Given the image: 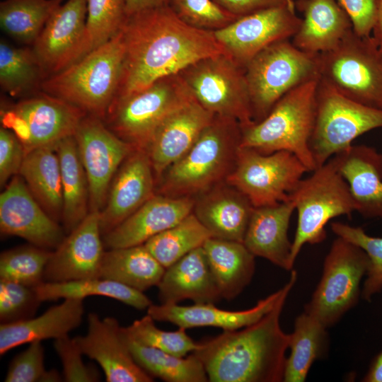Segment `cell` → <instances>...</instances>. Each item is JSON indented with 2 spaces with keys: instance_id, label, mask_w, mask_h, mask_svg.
Here are the masks:
<instances>
[{
  "instance_id": "1",
  "label": "cell",
  "mask_w": 382,
  "mask_h": 382,
  "mask_svg": "<svg viewBox=\"0 0 382 382\" xmlns=\"http://www.w3.org/2000/svg\"><path fill=\"white\" fill-rule=\"evenodd\" d=\"M122 32L125 59L116 98L141 91L205 57L228 54L212 30L187 24L168 4L128 16Z\"/></svg>"
},
{
  "instance_id": "2",
  "label": "cell",
  "mask_w": 382,
  "mask_h": 382,
  "mask_svg": "<svg viewBox=\"0 0 382 382\" xmlns=\"http://www.w3.org/2000/svg\"><path fill=\"white\" fill-rule=\"evenodd\" d=\"M297 280L291 270L274 307L255 323L198 342L193 353L211 382L283 381L289 334L280 326L286 299Z\"/></svg>"
},
{
  "instance_id": "3",
  "label": "cell",
  "mask_w": 382,
  "mask_h": 382,
  "mask_svg": "<svg viewBox=\"0 0 382 382\" xmlns=\"http://www.w3.org/2000/svg\"><path fill=\"white\" fill-rule=\"evenodd\" d=\"M241 138L237 121L214 116L191 148L157 180L156 193L195 197L226 181L235 165Z\"/></svg>"
},
{
  "instance_id": "4",
  "label": "cell",
  "mask_w": 382,
  "mask_h": 382,
  "mask_svg": "<svg viewBox=\"0 0 382 382\" xmlns=\"http://www.w3.org/2000/svg\"><path fill=\"white\" fill-rule=\"evenodd\" d=\"M125 59L122 30L110 41L41 83L47 94L103 120L120 87Z\"/></svg>"
},
{
  "instance_id": "5",
  "label": "cell",
  "mask_w": 382,
  "mask_h": 382,
  "mask_svg": "<svg viewBox=\"0 0 382 382\" xmlns=\"http://www.w3.org/2000/svg\"><path fill=\"white\" fill-rule=\"evenodd\" d=\"M318 79L307 81L281 98L262 120L241 127L240 146L262 154H294L308 172L316 168L310 149L316 113Z\"/></svg>"
},
{
  "instance_id": "6",
  "label": "cell",
  "mask_w": 382,
  "mask_h": 382,
  "mask_svg": "<svg viewBox=\"0 0 382 382\" xmlns=\"http://www.w3.org/2000/svg\"><path fill=\"white\" fill-rule=\"evenodd\" d=\"M290 198L297 211V226L292 241L291 260L306 244H318L326 238L325 226L340 216H351L355 204L335 156L302 180Z\"/></svg>"
},
{
  "instance_id": "7",
  "label": "cell",
  "mask_w": 382,
  "mask_h": 382,
  "mask_svg": "<svg viewBox=\"0 0 382 382\" xmlns=\"http://www.w3.org/2000/svg\"><path fill=\"white\" fill-rule=\"evenodd\" d=\"M253 122L265 118L276 103L296 87L319 78L318 54L297 48L289 39L277 41L244 66Z\"/></svg>"
},
{
  "instance_id": "8",
  "label": "cell",
  "mask_w": 382,
  "mask_h": 382,
  "mask_svg": "<svg viewBox=\"0 0 382 382\" xmlns=\"http://www.w3.org/2000/svg\"><path fill=\"white\" fill-rule=\"evenodd\" d=\"M194 100L179 74L161 78L144 89L116 98L103 120L134 149L145 150L154 132L174 110ZM105 123V122H104Z\"/></svg>"
},
{
  "instance_id": "9",
  "label": "cell",
  "mask_w": 382,
  "mask_h": 382,
  "mask_svg": "<svg viewBox=\"0 0 382 382\" xmlns=\"http://www.w3.org/2000/svg\"><path fill=\"white\" fill-rule=\"evenodd\" d=\"M319 79L342 95L382 110V51L372 36L350 31L334 49L318 54Z\"/></svg>"
},
{
  "instance_id": "10",
  "label": "cell",
  "mask_w": 382,
  "mask_h": 382,
  "mask_svg": "<svg viewBox=\"0 0 382 382\" xmlns=\"http://www.w3.org/2000/svg\"><path fill=\"white\" fill-rule=\"evenodd\" d=\"M369 266V256L361 248L337 236L325 257L321 278L304 311L328 329L335 325L357 304L361 282Z\"/></svg>"
},
{
  "instance_id": "11",
  "label": "cell",
  "mask_w": 382,
  "mask_h": 382,
  "mask_svg": "<svg viewBox=\"0 0 382 382\" xmlns=\"http://www.w3.org/2000/svg\"><path fill=\"white\" fill-rule=\"evenodd\" d=\"M382 128V110L366 106L318 80L310 149L316 168L347 149L363 134Z\"/></svg>"
},
{
  "instance_id": "12",
  "label": "cell",
  "mask_w": 382,
  "mask_h": 382,
  "mask_svg": "<svg viewBox=\"0 0 382 382\" xmlns=\"http://www.w3.org/2000/svg\"><path fill=\"white\" fill-rule=\"evenodd\" d=\"M179 74L194 99L214 115L234 120L241 127L253 122L244 68L228 54L202 59Z\"/></svg>"
},
{
  "instance_id": "13",
  "label": "cell",
  "mask_w": 382,
  "mask_h": 382,
  "mask_svg": "<svg viewBox=\"0 0 382 382\" xmlns=\"http://www.w3.org/2000/svg\"><path fill=\"white\" fill-rule=\"evenodd\" d=\"M306 172V166L289 151L262 154L240 146L226 182L258 207L289 200Z\"/></svg>"
},
{
  "instance_id": "14",
  "label": "cell",
  "mask_w": 382,
  "mask_h": 382,
  "mask_svg": "<svg viewBox=\"0 0 382 382\" xmlns=\"http://www.w3.org/2000/svg\"><path fill=\"white\" fill-rule=\"evenodd\" d=\"M44 93L22 100L1 111L3 127L16 135L25 154L39 148L55 149L62 140L74 135L87 115L60 98Z\"/></svg>"
},
{
  "instance_id": "15",
  "label": "cell",
  "mask_w": 382,
  "mask_h": 382,
  "mask_svg": "<svg viewBox=\"0 0 382 382\" xmlns=\"http://www.w3.org/2000/svg\"><path fill=\"white\" fill-rule=\"evenodd\" d=\"M74 136L88 178L89 212H100L114 176L134 148L91 115L81 120Z\"/></svg>"
},
{
  "instance_id": "16",
  "label": "cell",
  "mask_w": 382,
  "mask_h": 382,
  "mask_svg": "<svg viewBox=\"0 0 382 382\" xmlns=\"http://www.w3.org/2000/svg\"><path fill=\"white\" fill-rule=\"evenodd\" d=\"M86 15L87 0H68L57 8L44 26L33 50L45 79L92 51Z\"/></svg>"
},
{
  "instance_id": "17",
  "label": "cell",
  "mask_w": 382,
  "mask_h": 382,
  "mask_svg": "<svg viewBox=\"0 0 382 382\" xmlns=\"http://www.w3.org/2000/svg\"><path fill=\"white\" fill-rule=\"evenodd\" d=\"M295 9L282 6L261 10L213 32L226 52L244 68L267 46L295 35L301 22Z\"/></svg>"
},
{
  "instance_id": "18",
  "label": "cell",
  "mask_w": 382,
  "mask_h": 382,
  "mask_svg": "<svg viewBox=\"0 0 382 382\" xmlns=\"http://www.w3.org/2000/svg\"><path fill=\"white\" fill-rule=\"evenodd\" d=\"M0 230L41 248L56 249L63 230L37 202L21 177L14 176L0 195Z\"/></svg>"
},
{
  "instance_id": "19",
  "label": "cell",
  "mask_w": 382,
  "mask_h": 382,
  "mask_svg": "<svg viewBox=\"0 0 382 382\" xmlns=\"http://www.w3.org/2000/svg\"><path fill=\"white\" fill-rule=\"evenodd\" d=\"M100 212H89L52 252L44 282H61L99 277L104 254L100 228Z\"/></svg>"
},
{
  "instance_id": "20",
  "label": "cell",
  "mask_w": 382,
  "mask_h": 382,
  "mask_svg": "<svg viewBox=\"0 0 382 382\" xmlns=\"http://www.w3.org/2000/svg\"><path fill=\"white\" fill-rule=\"evenodd\" d=\"M84 355L97 361L108 382H151L153 377L134 360L117 319L88 316V330L74 338Z\"/></svg>"
},
{
  "instance_id": "21",
  "label": "cell",
  "mask_w": 382,
  "mask_h": 382,
  "mask_svg": "<svg viewBox=\"0 0 382 382\" xmlns=\"http://www.w3.org/2000/svg\"><path fill=\"white\" fill-rule=\"evenodd\" d=\"M156 178L147 152L134 149L122 162L100 212L102 236L121 224L156 192Z\"/></svg>"
},
{
  "instance_id": "22",
  "label": "cell",
  "mask_w": 382,
  "mask_h": 382,
  "mask_svg": "<svg viewBox=\"0 0 382 382\" xmlns=\"http://www.w3.org/2000/svg\"><path fill=\"white\" fill-rule=\"evenodd\" d=\"M214 116L194 99L174 110L160 124L145 149L156 181L191 148Z\"/></svg>"
},
{
  "instance_id": "23",
  "label": "cell",
  "mask_w": 382,
  "mask_h": 382,
  "mask_svg": "<svg viewBox=\"0 0 382 382\" xmlns=\"http://www.w3.org/2000/svg\"><path fill=\"white\" fill-rule=\"evenodd\" d=\"M195 197L156 193L132 215L103 236L109 249L144 244L192 212Z\"/></svg>"
},
{
  "instance_id": "24",
  "label": "cell",
  "mask_w": 382,
  "mask_h": 382,
  "mask_svg": "<svg viewBox=\"0 0 382 382\" xmlns=\"http://www.w3.org/2000/svg\"><path fill=\"white\" fill-rule=\"evenodd\" d=\"M282 288L261 299L253 307L242 311H228L216 308L214 303L151 304L147 314L154 320L168 322L186 330L199 327H214L224 330H235L250 325L268 313L274 306Z\"/></svg>"
},
{
  "instance_id": "25",
  "label": "cell",
  "mask_w": 382,
  "mask_h": 382,
  "mask_svg": "<svg viewBox=\"0 0 382 382\" xmlns=\"http://www.w3.org/2000/svg\"><path fill=\"white\" fill-rule=\"evenodd\" d=\"M253 209L247 197L224 181L196 196L192 213L212 237L243 243Z\"/></svg>"
},
{
  "instance_id": "26",
  "label": "cell",
  "mask_w": 382,
  "mask_h": 382,
  "mask_svg": "<svg viewBox=\"0 0 382 382\" xmlns=\"http://www.w3.org/2000/svg\"><path fill=\"white\" fill-rule=\"evenodd\" d=\"M295 205L292 199L254 207L243 244L255 257L265 258L285 270H293L292 242L288 230Z\"/></svg>"
},
{
  "instance_id": "27",
  "label": "cell",
  "mask_w": 382,
  "mask_h": 382,
  "mask_svg": "<svg viewBox=\"0 0 382 382\" xmlns=\"http://www.w3.org/2000/svg\"><path fill=\"white\" fill-rule=\"evenodd\" d=\"M347 182L355 212L366 218L382 219V154L375 148L352 145L335 155Z\"/></svg>"
},
{
  "instance_id": "28",
  "label": "cell",
  "mask_w": 382,
  "mask_h": 382,
  "mask_svg": "<svg viewBox=\"0 0 382 382\" xmlns=\"http://www.w3.org/2000/svg\"><path fill=\"white\" fill-rule=\"evenodd\" d=\"M295 6L303 18L291 42L302 51L315 54L328 52L353 30L337 0H296Z\"/></svg>"
},
{
  "instance_id": "29",
  "label": "cell",
  "mask_w": 382,
  "mask_h": 382,
  "mask_svg": "<svg viewBox=\"0 0 382 382\" xmlns=\"http://www.w3.org/2000/svg\"><path fill=\"white\" fill-rule=\"evenodd\" d=\"M157 286L162 303H178L186 299L195 303H214L222 299L203 246L166 268Z\"/></svg>"
},
{
  "instance_id": "30",
  "label": "cell",
  "mask_w": 382,
  "mask_h": 382,
  "mask_svg": "<svg viewBox=\"0 0 382 382\" xmlns=\"http://www.w3.org/2000/svg\"><path fill=\"white\" fill-rule=\"evenodd\" d=\"M83 313V300L65 299L37 317L1 323L0 354L23 344L66 336L80 325Z\"/></svg>"
},
{
  "instance_id": "31",
  "label": "cell",
  "mask_w": 382,
  "mask_h": 382,
  "mask_svg": "<svg viewBox=\"0 0 382 382\" xmlns=\"http://www.w3.org/2000/svg\"><path fill=\"white\" fill-rule=\"evenodd\" d=\"M203 248L221 298L233 300L252 281L255 256L242 242L213 237Z\"/></svg>"
},
{
  "instance_id": "32",
  "label": "cell",
  "mask_w": 382,
  "mask_h": 382,
  "mask_svg": "<svg viewBox=\"0 0 382 382\" xmlns=\"http://www.w3.org/2000/svg\"><path fill=\"white\" fill-rule=\"evenodd\" d=\"M166 268L144 244L109 249L101 261L99 277L144 292L158 286Z\"/></svg>"
},
{
  "instance_id": "33",
  "label": "cell",
  "mask_w": 382,
  "mask_h": 382,
  "mask_svg": "<svg viewBox=\"0 0 382 382\" xmlns=\"http://www.w3.org/2000/svg\"><path fill=\"white\" fill-rule=\"evenodd\" d=\"M18 174L45 211L55 221L62 219L63 195L56 150L39 148L27 152Z\"/></svg>"
},
{
  "instance_id": "34",
  "label": "cell",
  "mask_w": 382,
  "mask_h": 382,
  "mask_svg": "<svg viewBox=\"0 0 382 382\" xmlns=\"http://www.w3.org/2000/svg\"><path fill=\"white\" fill-rule=\"evenodd\" d=\"M60 165L63 195L62 219L66 233L87 216L89 188L74 136L62 140L55 149Z\"/></svg>"
},
{
  "instance_id": "35",
  "label": "cell",
  "mask_w": 382,
  "mask_h": 382,
  "mask_svg": "<svg viewBox=\"0 0 382 382\" xmlns=\"http://www.w3.org/2000/svg\"><path fill=\"white\" fill-rule=\"evenodd\" d=\"M329 346L328 328L308 313H301L289 334L291 351L286 359L283 381H305L313 362L326 357Z\"/></svg>"
},
{
  "instance_id": "36",
  "label": "cell",
  "mask_w": 382,
  "mask_h": 382,
  "mask_svg": "<svg viewBox=\"0 0 382 382\" xmlns=\"http://www.w3.org/2000/svg\"><path fill=\"white\" fill-rule=\"evenodd\" d=\"M122 330L134 360L152 377L167 382L209 381L202 363L193 353L187 357H178L144 345L132 338L124 327Z\"/></svg>"
},
{
  "instance_id": "37",
  "label": "cell",
  "mask_w": 382,
  "mask_h": 382,
  "mask_svg": "<svg viewBox=\"0 0 382 382\" xmlns=\"http://www.w3.org/2000/svg\"><path fill=\"white\" fill-rule=\"evenodd\" d=\"M35 290L41 301L59 299L83 300L90 296H102L117 300L138 310L147 309L152 304L144 292L100 277L61 282H44L35 287Z\"/></svg>"
},
{
  "instance_id": "38",
  "label": "cell",
  "mask_w": 382,
  "mask_h": 382,
  "mask_svg": "<svg viewBox=\"0 0 382 382\" xmlns=\"http://www.w3.org/2000/svg\"><path fill=\"white\" fill-rule=\"evenodd\" d=\"M64 0H4L0 26L14 40L33 45L44 26Z\"/></svg>"
},
{
  "instance_id": "39",
  "label": "cell",
  "mask_w": 382,
  "mask_h": 382,
  "mask_svg": "<svg viewBox=\"0 0 382 382\" xmlns=\"http://www.w3.org/2000/svg\"><path fill=\"white\" fill-rule=\"evenodd\" d=\"M210 232L192 212L173 227L149 239L144 245L167 268L192 250L203 246Z\"/></svg>"
},
{
  "instance_id": "40",
  "label": "cell",
  "mask_w": 382,
  "mask_h": 382,
  "mask_svg": "<svg viewBox=\"0 0 382 382\" xmlns=\"http://www.w3.org/2000/svg\"><path fill=\"white\" fill-rule=\"evenodd\" d=\"M45 79L33 49L0 42V85L13 96L25 93Z\"/></svg>"
},
{
  "instance_id": "41",
  "label": "cell",
  "mask_w": 382,
  "mask_h": 382,
  "mask_svg": "<svg viewBox=\"0 0 382 382\" xmlns=\"http://www.w3.org/2000/svg\"><path fill=\"white\" fill-rule=\"evenodd\" d=\"M51 255L50 250L32 244L4 251L0 256V279L35 288L44 282Z\"/></svg>"
},
{
  "instance_id": "42",
  "label": "cell",
  "mask_w": 382,
  "mask_h": 382,
  "mask_svg": "<svg viewBox=\"0 0 382 382\" xmlns=\"http://www.w3.org/2000/svg\"><path fill=\"white\" fill-rule=\"evenodd\" d=\"M332 231L361 248L368 255L369 266L361 288V296L370 301L382 291V238L367 234L358 226L335 221L330 225Z\"/></svg>"
},
{
  "instance_id": "43",
  "label": "cell",
  "mask_w": 382,
  "mask_h": 382,
  "mask_svg": "<svg viewBox=\"0 0 382 382\" xmlns=\"http://www.w3.org/2000/svg\"><path fill=\"white\" fill-rule=\"evenodd\" d=\"M154 320L146 314L125 328L127 333L137 342L178 357H185L198 347L186 332L178 328L175 331H164L157 328Z\"/></svg>"
},
{
  "instance_id": "44",
  "label": "cell",
  "mask_w": 382,
  "mask_h": 382,
  "mask_svg": "<svg viewBox=\"0 0 382 382\" xmlns=\"http://www.w3.org/2000/svg\"><path fill=\"white\" fill-rule=\"evenodd\" d=\"M127 18L126 0H87L86 28L92 50L113 38Z\"/></svg>"
},
{
  "instance_id": "45",
  "label": "cell",
  "mask_w": 382,
  "mask_h": 382,
  "mask_svg": "<svg viewBox=\"0 0 382 382\" xmlns=\"http://www.w3.org/2000/svg\"><path fill=\"white\" fill-rule=\"evenodd\" d=\"M176 16L197 28L216 30L238 18L214 0H169Z\"/></svg>"
},
{
  "instance_id": "46",
  "label": "cell",
  "mask_w": 382,
  "mask_h": 382,
  "mask_svg": "<svg viewBox=\"0 0 382 382\" xmlns=\"http://www.w3.org/2000/svg\"><path fill=\"white\" fill-rule=\"evenodd\" d=\"M35 288L0 279L1 323H10L33 317L40 303Z\"/></svg>"
},
{
  "instance_id": "47",
  "label": "cell",
  "mask_w": 382,
  "mask_h": 382,
  "mask_svg": "<svg viewBox=\"0 0 382 382\" xmlns=\"http://www.w3.org/2000/svg\"><path fill=\"white\" fill-rule=\"evenodd\" d=\"M44 347L41 341L30 343L28 347L11 361L6 382H57L61 376L55 369L47 371L44 364Z\"/></svg>"
},
{
  "instance_id": "48",
  "label": "cell",
  "mask_w": 382,
  "mask_h": 382,
  "mask_svg": "<svg viewBox=\"0 0 382 382\" xmlns=\"http://www.w3.org/2000/svg\"><path fill=\"white\" fill-rule=\"evenodd\" d=\"M54 347L62 361L63 376L67 382H95L100 381L98 371L84 364L80 347L68 335L54 340Z\"/></svg>"
},
{
  "instance_id": "49",
  "label": "cell",
  "mask_w": 382,
  "mask_h": 382,
  "mask_svg": "<svg viewBox=\"0 0 382 382\" xmlns=\"http://www.w3.org/2000/svg\"><path fill=\"white\" fill-rule=\"evenodd\" d=\"M25 152L23 144L10 129H0V184L19 173Z\"/></svg>"
},
{
  "instance_id": "50",
  "label": "cell",
  "mask_w": 382,
  "mask_h": 382,
  "mask_svg": "<svg viewBox=\"0 0 382 382\" xmlns=\"http://www.w3.org/2000/svg\"><path fill=\"white\" fill-rule=\"evenodd\" d=\"M349 17L353 31L358 35H371L375 21V0H337Z\"/></svg>"
},
{
  "instance_id": "51",
  "label": "cell",
  "mask_w": 382,
  "mask_h": 382,
  "mask_svg": "<svg viewBox=\"0 0 382 382\" xmlns=\"http://www.w3.org/2000/svg\"><path fill=\"white\" fill-rule=\"evenodd\" d=\"M224 9L238 18L261 10L288 6H295V0H214Z\"/></svg>"
},
{
  "instance_id": "52",
  "label": "cell",
  "mask_w": 382,
  "mask_h": 382,
  "mask_svg": "<svg viewBox=\"0 0 382 382\" xmlns=\"http://www.w3.org/2000/svg\"><path fill=\"white\" fill-rule=\"evenodd\" d=\"M169 0H126L127 16L138 11L167 5Z\"/></svg>"
},
{
  "instance_id": "53",
  "label": "cell",
  "mask_w": 382,
  "mask_h": 382,
  "mask_svg": "<svg viewBox=\"0 0 382 382\" xmlns=\"http://www.w3.org/2000/svg\"><path fill=\"white\" fill-rule=\"evenodd\" d=\"M362 381L382 382V352L374 358Z\"/></svg>"
},
{
  "instance_id": "54",
  "label": "cell",
  "mask_w": 382,
  "mask_h": 382,
  "mask_svg": "<svg viewBox=\"0 0 382 382\" xmlns=\"http://www.w3.org/2000/svg\"><path fill=\"white\" fill-rule=\"evenodd\" d=\"M375 21L372 29V37L382 51V0H375Z\"/></svg>"
}]
</instances>
